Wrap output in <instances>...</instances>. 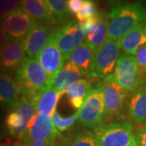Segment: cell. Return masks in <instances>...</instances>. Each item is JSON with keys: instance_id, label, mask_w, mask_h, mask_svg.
I'll use <instances>...</instances> for the list:
<instances>
[{"instance_id": "cell-19", "label": "cell", "mask_w": 146, "mask_h": 146, "mask_svg": "<svg viewBox=\"0 0 146 146\" xmlns=\"http://www.w3.org/2000/svg\"><path fill=\"white\" fill-rule=\"evenodd\" d=\"M121 50L127 54H135L137 50L146 44V23H141L119 40Z\"/></svg>"}, {"instance_id": "cell-2", "label": "cell", "mask_w": 146, "mask_h": 146, "mask_svg": "<svg viewBox=\"0 0 146 146\" xmlns=\"http://www.w3.org/2000/svg\"><path fill=\"white\" fill-rule=\"evenodd\" d=\"M16 82L21 97L33 102L42 93L52 88V81L36 58H27L16 73Z\"/></svg>"}, {"instance_id": "cell-10", "label": "cell", "mask_w": 146, "mask_h": 146, "mask_svg": "<svg viewBox=\"0 0 146 146\" xmlns=\"http://www.w3.org/2000/svg\"><path fill=\"white\" fill-rule=\"evenodd\" d=\"M54 29L34 22L31 30L21 42L27 57L29 58H36L38 54L47 45L52 35Z\"/></svg>"}, {"instance_id": "cell-27", "label": "cell", "mask_w": 146, "mask_h": 146, "mask_svg": "<svg viewBox=\"0 0 146 146\" xmlns=\"http://www.w3.org/2000/svg\"><path fill=\"white\" fill-rule=\"evenodd\" d=\"M98 13V12L97 4L95 3V2L91 0H85V3L83 6V7L75 15V16L80 23H82L92 17H94Z\"/></svg>"}, {"instance_id": "cell-16", "label": "cell", "mask_w": 146, "mask_h": 146, "mask_svg": "<svg viewBox=\"0 0 146 146\" xmlns=\"http://www.w3.org/2000/svg\"><path fill=\"white\" fill-rule=\"evenodd\" d=\"M20 89L7 72L0 70V104L12 109L21 99Z\"/></svg>"}, {"instance_id": "cell-13", "label": "cell", "mask_w": 146, "mask_h": 146, "mask_svg": "<svg viewBox=\"0 0 146 146\" xmlns=\"http://www.w3.org/2000/svg\"><path fill=\"white\" fill-rule=\"evenodd\" d=\"M21 42L9 40L0 50V70L3 72H14L27 58Z\"/></svg>"}, {"instance_id": "cell-6", "label": "cell", "mask_w": 146, "mask_h": 146, "mask_svg": "<svg viewBox=\"0 0 146 146\" xmlns=\"http://www.w3.org/2000/svg\"><path fill=\"white\" fill-rule=\"evenodd\" d=\"M105 117L122 116L127 103V92L122 89L112 75L102 82Z\"/></svg>"}, {"instance_id": "cell-36", "label": "cell", "mask_w": 146, "mask_h": 146, "mask_svg": "<svg viewBox=\"0 0 146 146\" xmlns=\"http://www.w3.org/2000/svg\"><path fill=\"white\" fill-rule=\"evenodd\" d=\"M16 146H24V145H21L20 142H16Z\"/></svg>"}, {"instance_id": "cell-31", "label": "cell", "mask_w": 146, "mask_h": 146, "mask_svg": "<svg viewBox=\"0 0 146 146\" xmlns=\"http://www.w3.org/2000/svg\"><path fill=\"white\" fill-rule=\"evenodd\" d=\"M135 137L137 146H146V125L136 130Z\"/></svg>"}, {"instance_id": "cell-15", "label": "cell", "mask_w": 146, "mask_h": 146, "mask_svg": "<svg viewBox=\"0 0 146 146\" xmlns=\"http://www.w3.org/2000/svg\"><path fill=\"white\" fill-rule=\"evenodd\" d=\"M109 14L104 11L98 13V18L93 28L84 35V42L92 50H96L107 40Z\"/></svg>"}, {"instance_id": "cell-37", "label": "cell", "mask_w": 146, "mask_h": 146, "mask_svg": "<svg viewBox=\"0 0 146 146\" xmlns=\"http://www.w3.org/2000/svg\"><path fill=\"white\" fill-rule=\"evenodd\" d=\"M54 146H58V145H54Z\"/></svg>"}, {"instance_id": "cell-5", "label": "cell", "mask_w": 146, "mask_h": 146, "mask_svg": "<svg viewBox=\"0 0 146 146\" xmlns=\"http://www.w3.org/2000/svg\"><path fill=\"white\" fill-rule=\"evenodd\" d=\"M77 112L80 125L86 128L94 129L102 126L105 119L102 82H97L93 84L82 106Z\"/></svg>"}, {"instance_id": "cell-17", "label": "cell", "mask_w": 146, "mask_h": 146, "mask_svg": "<svg viewBox=\"0 0 146 146\" xmlns=\"http://www.w3.org/2000/svg\"><path fill=\"white\" fill-rule=\"evenodd\" d=\"M21 8L35 22L53 29L55 26L50 11L44 0H24Z\"/></svg>"}, {"instance_id": "cell-23", "label": "cell", "mask_w": 146, "mask_h": 146, "mask_svg": "<svg viewBox=\"0 0 146 146\" xmlns=\"http://www.w3.org/2000/svg\"><path fill=\"white\" fill-rule=\"evenodd\" d=\"M29 123L15 110H11L5 119L7 131L13 137L24 140L27 136Z\"/></svg>"}, {"instance_id": "cell-12", "label": "cell", "mask_w": 146, "mask_h": 146, "mask_svg": "<svg viewBox=\"0 0 146 146\" xmlns=\"http://www.w3.org/2000/svg\"><path fill=\"white\" fill-rule=\"evenodd\" d=\"M57 136L58 131L54 126L52 117L36 113L29 123L27 136L25 139L46 141L51 145H54Z\"/></svg>"}, {"instance_id": "cell-34", "label": "cell", "mask_w": 146, "mask_h": 146, "mask_svg": "<svg viewBox=\"0 0 146 146\" xmlns=\"http://www.w3.org/2000/svg\"><path fill=\"white\" fill-rule=\"evenodd\" d=\"M16 143H11V141L10 140L6 141L4 143L0 144V146H16Z\"/></svg>"}, {"instance_id": "cell-24", "label": "cell", "mask_w": 146, "mask_h": 146, "mask_svg": "<svg viewBox=\"0 0 146 146\" xmlns=\"http://www.w3.org/2000/svg\"><path fill=\"white\" fill-rule=\"evenodd\" d=\"M52 16L54 25H64L69 17L68 1L65 0H44Z\"/></svg>"}, {"instance_id": "cell-7", "label": "cell", "mask_w": 146, "mask_h": 146, "mask_svg": "<svg viewBox=\"0 0 146 146\" xmlns=\"http://www.w3.org/2000/svg\"><path fill=\"white\" fill-rule=\"evenodd\" d=\"M115 80L127 93H131L143 80L134 55L123 54L117 61L114 73Z\"/></svg>"}, {"instance_id": "cell-18", "label": "cell", "mask_w": 146, "mask_h": 146, "mask_svg": "<svg viewBox=\"0 0 146 146\" xmlns=\"http://www.w3.org/2000/svg\"><path fill=\"white\" fill-rule=\"evenodd\" d=\"M82 76L78 68L68 61L54 79L52 89L63 94L73 84L80 80Z\"/></svg>"}, {"instance_id": "cell-28", "label": "cell", "mask_w": 146, "mask_h": 146, "mask_svg": "<svg viewBox=\"0 0 146 146\" xmlns=\"http://www.w3.org/2000/svg\"><path fill=\"white\" fill-rule=\"evenodd\" d=\"M21 4L22 1L19 0H0V18L2 19L21 8Z\"/></svg>"}, {"instance_id": "cell-4", "label": "cell", "mask_w": 146, "mask_h": 146, "mask_svg": "<svg viewBox=\"0 0 146 146\" xmlns=\"http://www.w3.org/2000/svg\"><path fill=\"white\" fill-rule=\"evenodd\" d=\"M98 146H137L133 127L127 121L111 122L94 131Z\"/></svg>"}, {"instance_id": "cell-11", "label": "cell", "mask_w": 146, "mask_h": 146, "mask_svg": "<svg viewBox=\"0 0 146 146\" xmlns=\"http://www.w3.org/2000/svg\"><path fill=\"white\" fill-rule=\"evenodd\" d=\"M36 59L46 72L53 84L54 79L63 68L66 61L63 54L58 47L53 33L47 45L38 54Z\"/></svg>"}, {"instance_id": "cell-8", "label": "cell", "mask_w": 146, "mask_h": 146, "mask_svg": "<svg viewBox=\"0 0 146 146\" xmlns=\"http://www.w3.org/2000/svg\"><path fill=\"white\" fill-rule=\"evenodd\" d=\"M53 34L66 60H68L70 54L83 43L84 39V33L76 21H71L62 26L54 28Z\"/></svg>"}, {"instance_id": "cell-25", "label": "cell", "mask_w": 146, "mask_h": 146, "mask_svg": "<svg viewBox=\"0 0 146 146\" xmlns=\"http://www.w3.org/2000/svg\"><path fill=\"white\" fill-rule=\"evenodd\" d=\"M53 121L56 129L58 131H65L71 128L78 121V112L75 115L69 116L68 118H63L57 111L54 112L52 116Z\"/></svg>"}, {"instance_id": "cell-1", "label": "cell", "mask_w": 146, "mask_h": 146, "mask_svg": "<svg viewBox=\"0 0 146 146\" xmlns=\"http://www.w3.org/2000/svg\"><path fill=\"white\" fill-rule=\"evenodd\" d=\"M141 23H146V5L118 3L109 14L108 38L119 41Z\"/></svg>"}, {"instance_id": "cell-9", "label": "cell", "mask_w": 146, "mask_h": 146, "mask_svg": "<svg viewBox=\"0 0 146 146\" xmlns=\"http://www.w3.org/2000/svg\"><path fill=\"white\" fill-rule=\"evenodd\" d=\"M35 21L22 8L0 19V25L9 40L21 42L31 30Z\"/></svg>"}, {"instance_id": "cell-35", "label": "cell", "mask_w": 146, "mask_h": 146, "mask_svg": "<svg viewBox=\"0 0 146 146\" xmlns=\"http://www.w3.org/2000/svg\"><path fill=\"white\" fill-rule=\"evenodd\" d=\"M3 136H4V131H3V129H2L1 127H0V143H1V141L3 140Z\"/></svg>"}, {"instance_id": "cell-32", "label": "cell", "mask_w": 146, "mask_h": 146, "mask_svg": "<svg viewBox=\"0 0 146 146\" xmlns=\"http://www.w3.org/2000/svg\"><path fill=\"white\" fill-rule=\"evenodd\" d=\"M24 146H54V145H51L46 141H32L29 139H24Z\"/></svg>"}, {"instance_id": "cell-3", "label": "cell", "mask_w": 146, "mask_h": 146, "mask_svg": "<svg viewBox=\"0 0 146 146\" xmlns=\"http://www.w3.org/2000/svg\"><path fill=\"white\" fill-rule=\"evenodd\" d=\"M119 41L107 39L94 53L88 78L104 80L113 74L119 58Z\"/></svg>"}, {"instance_id": "cell-26", "label": "cell", "mask_w": 146, "mask_h": 146, "mask_svg": "<svg viewBox=\"0 0 146 146\" xmlns=\"http://www.w3.org/2000/svg\"><path fill=\"white\" fill-rule=\"evenodd\" d=\"M69 146H98L94 133L89 131H80L73 136Z\"/></svg>"}, {"instance_id": "cell-21", "label": "cell", "mask_w": 146, "mask_h": 146, "mask_svg": "<svg viewBox=\"0 0 146 146\" xmlns=\"http://www.w3.org/2000/svg\"><path fill=\"white\" fill-rule=\"evenodd\" d=\"M94 82L88 80H80L77 82L73 84L66 91V95L68 102L75 109H80L85 98L92 88Z\"/></svg>"}, {"instance_id": "cell-33", "label": "cell", "mask_w": 146, "mask_h": 146, "mask_svg": "<svg viewBox=\"0 0 146 146\" xmlns=\"http://www.w3.org/2000/svg\"><path fill=\"white\" fill-rule=\"evenodd\" d=\"M8 41H9L8 36L4 31V29H3V27L0 25V50L5 46L6 43Z\"/></svg>"}, {"instance_id": "cell-22", "label": "cell", "mask_w": 146, "mask_h": 146, "mask_svg": "<svg viewBox=\"0 0 146 146\" xmlns=\"http://www.w3.org/2000/svg\"><path fill=\"white\" fill-rule=\"evenodd\" d=\"M93 56V50L85 42H83L70 54L68 59L78 68L83 76H87L90 70Z\"/></svg>"}, {"instance_id": "cell-20", "label": "cell", "mask_w": 146, "mask_h": 146, "mask_svg": "<svg viewBox=\"0 0 146 146\" xmlns=\"http://www.w3.org/2000/svg\"><path fill=\"white\" fill-rule=\"evenodd\" d=\"M62 95V93H59L52 88L40 94L33 102L36 106V113L45 116L52 117L56 111V106Z\"/></svg>"}, {"instance_id": "cell-14", "label": "cell", "mask_w": 146, "mask_h": 146, "mask_svg": "<svg viewBox=\"0 0 146 146\" xmlns=\"http://www.w3.org/2000/svg\"><path fill=\"white\" fill-rule=\"evenodd\" d=\"M128 115L136 125L146 123V79L143 80L133 92L127 103Z\"/></svg>"}, {"instance_id": "cell-29", "label": "cell", "mask_w": 146, "mask_h": 146, "mask_svg": "<svg viewBox=\"0 0 146 146\" xmlns=\"http://www.w3.org/2000/svg\"><path fill=\"white\" fill-rule=\"evenodd\" d=\"M135 58L140 69V73L142 80L146 76V44L141 46L135 54Z\"/></svg>"}, {"instance_id": "cell-30", "label": "cell", "mask_w": 146, "mask_h": 146, "mask_svg": "<svg viewBox=\"0 0 146 146\" xmlns=\"http://www.w3.org/2000/svg\"><path fill=\"white\" fill-rule=\"evenodd\" d=\"M85 3V0H69L68 1V7L69 11L76 15L81 10Z\"/></svg>"}]
</instances>
